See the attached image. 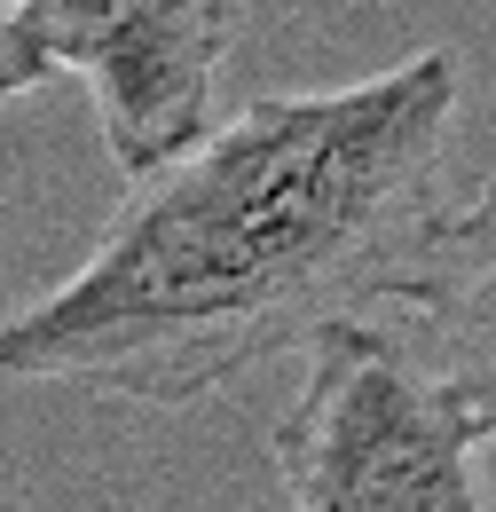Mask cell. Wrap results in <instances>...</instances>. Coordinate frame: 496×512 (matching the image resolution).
<instances>
[{"label":"cell","instance_id":"4","mask_svg":"<svg viewBox=\"0 0 496 512\" xmlns=\"http://www.w3.org/2000/svg\"><path fill=\"white\" fill-rule=\"evenodd\" d=\"M402 308L441 339V355L457 363V379L473 386L481 426L496 442V174L465 197L457 213H441L434 245L418 260Z\"/></svg>","mask_w":496,"mask_h":512},{"label":"cell","instance_id":"1","mask_svg":"<svg viewBox=\"0 0 496 512\" xmlns=\"http://www.w3.org/2000/svg\"><path fill=\"white\" fill-rule=\"evenodd\" d=\"M465 79L418 48L355 87L260 95L126 182L95 253L0 316V379L189 410L300 355L331 323L402 308L441 229Z\"/></svg>","mask_w":496,"mask_h":512},{"label":"cell","instance_id":"5","mask_svg":"<svg viewBox=\"0 0 496 512\" xmlns=\"http://www.w3.org/2000/svg\"><path fill=\"white\" fill-rule=\"evenodd\" d=\"M56 64L40 56V40H32V24H24V8L16 0H0V111L8 103H24L32 87H48Z\"/></svg>","mask_w":496,"mask_h":512},{"label":"cell","instance_id":"2","mask_svg":"<svg viewBox=\"0 0 496 512\" xmlns=\"http://www.w3.org/2000/svg\"><path fill=\"white\" fill-rule=\"evenodd\" d=\"M489 426L441 339L402 308L331 323L300 347V394L276 418V481L300 512H481Z\"/></svg>","mask_w":496,"mask_h":512},{"label":"cell","instance_id":"3","mask_svg":"<svg viewBox=\"0 0 496 512\" xmlns=\"http://www.w3.org/2000/svg\"><path fill=\"white\" fill-rule=\"evenodd\" d=\"M40 56L95 103L126 182L158 174L213 127V95L245 32V0H16Z\"/></svg>","mask_w":496,"mask_h":512}]
</instances>
